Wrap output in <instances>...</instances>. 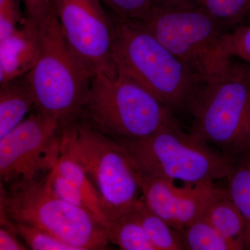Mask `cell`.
Returning a JSON list of instances; mask_svg holds the SVG:
<instances>
[{
	"label": "cell",
	"instance_id": "1",
	"mask_svg": "<svg viewBox=\"0 0 250 250\" xmlns=\"http://www.w3.org/2000/svg\"><path fill=\"white\" fill-rule=\"evenodd\" d=\"M109 16L117 68L173 113H191L205 81L141 23L118 17L111 11Z\"/></svg>",
	"mask_w": 250,
	"mask_h": 250
},
{
	"label": "cell",
	"instance_id": "2",
	"mask_svg": "<svg viewBox=\"0 0 250 250\" xmlns=\"http://www.w3.org/2000/svg\"><path fill=\"white\" fill-rule=\"evenodd\" d=\"M189 132L231 159L250 154V67L232 58L205 82Z\"/></svg>",
	"mask_w": 250,
	"mask_h": 250
},
{
	"label": "cell",
	"instance_id": "3",
	"mask_svg": "<svg viewBox=\"0 0 250 250\" xmlns=\"http://www.w3.org/2000/svg\"><path fill=\"white\" fill-rule=\"evenodd\" d=\"M82 116L113 139H141L179 125L174 113L117 67L91 79Z\"/></svg>",
	"mask_w": 250,
	"mask_h": 250
},
{
	"label": "cell",
	"instance_id": "4",
	"mask_svg": "<svg viewBox=\"0 0 250 250\" xmlns=\"http://www.w3.org/2000/svg\"><path fill=\"white\" fill-rule=\"evenodd\" d=\"M39 24L41 57L27 74L34 108L62 128L83 113L92 77L72 53L54 11Z\"/></svg>",
	"mask_w": 250,
	"mask_h": 250
},
{
	"label": "cell",
	"instance_id": "5",
	"mask_svg": "<svg viewBox=\"0 0 250 250\" xmlns=\"http://www.w3.org/2000/svg\"><path fill=\"white\" fill-rule=\"evenodd\" d=\"M139 174L184 183L227 179L233 159L181 129L166 126L147 137L116 139Z\"/></svg>",
	"mask_w": 250,
	"mask_h": 250
},
{
	"label": "cell",
	"instance_id": "6",
	"mask_svg": "<svg viewBox=\"0 0 250 250\" xmlns=\"http://www.w3.org/2000/svg\"><path fill=\"white\" fill-rule=\"evenodd\" d=\"M62 154L84 171L103 197L110 220L127 211L140 198L139 174L129 156L83 116L62 128Z\"/></svg>",
	"mask_w": 250,
	"mask_h": 250
},
{
	"label": "cell",
	"instance_id": "7",
	"mask_svg": "<svg viewBox=\"0 0 250 250\" xmlns=\"http://www.w3.org/2000/svg\"><path fill=\"white\" fill-rule=\"evenodd\" d=\"M7 187L1 185V215L42 229L77 250L108 249L105 227L89 212L59 197L47 174Z\"/></svg>",
	"mask_w": 250,
	"mask_h": 250
},
{
	"label": "cell",
	"instance_id": "8",
	"mask_svg": "<svg viewBox=\"0 0 250 250\" xmlns=\"http://www.w3.org/2000/svg\"><path fill=\"white\" fill-rule=\"evenodd\" d=\"M138 22L205 82L231 59L223 49L229 28L200 5L153 6L147 17Z\"/></svg>",
	"mask_w": 250,
	"mask_h": 250
},
{
	"label": "cell",
	"instance_id": "9",
	"mask_svg": "<svg viewBox=\"0 0 250 250\" xmlns=\"http://www.w3.org/2000/svg\"><path fill=\"white\" fill-rule=\"evenodd\" d=\"M62 127L36 111L0 139L1 184L27 182L49 173L62 154Z\"/></svg>",
	"mask_w": 250,
	"mask_h": 250
},
{
	"label": "cell",
	"instance_id": "10",
	"mask_svg": "<svg viewBox=\"0 0 250 250\" xmlns=\"http://www.w3.org/2000/svg\"><path fill=\"white\" fill-rule=\"evenodd\" d=\"M72 53L93 77L116 67L109 13L100 0H52Z\"/></svg>",
	"mask_w": 250,
	"mask_h": 250
},
{
	"label": "cell",
	"instance_id": "11",
	"mask_svg": "<svg viewBox=\"0 0 250 250\" xmlns=\"http://www.w3.org/2000/svg\"><path fill=\"white\" fill-rule=\"evenodd\" d=\"M139 174L143 200L177 231L201 218L213 202L229 196L227 188L219 187L215 182L184 183L183 187H179L172 179Z\"/></svg>",
	"mask_w": 250,
	"mask_h": 250
},
{
	"label": "cell",
	"instance_id": "12",
	"mask_svg": "<svg viewBox=\"0 0 250 250\" xmlns=\"http://www.w3.org/2000/svg\"><path fill=\"white\" fill-rule=\"evenodd\" d=\"M47 177L51 187L59 197L89 212L106 228L110 215L103 197L76 162L61 154Z\"/></svg>",
	"mask_w": 250,
	"mask_h": 250
},
{
	"label": "cell",
	"instance_id": "13",
	"mask_svg": "<svg viewBox=\"0 0 250 250\" xmlns=\"http://www.w3.org/2000/svg\"><path fill=\"white\" fill-rule=\"evenodd\" d=\"M41 54L39 21L24 16L17 30L0 41V85L29 73Z\"/></svg>",
	"mask_w": 250,
	"mask_h": 250
},
{
	"label": "cell",
	"instance_id": "14",
	"mask_svg": "<svg viewBox=\"0 0 250 250\" xmlns=\"http://www.w3.org/2000/svg\"><path fill=\"white\" fill-rule=\"evenodd\" d=\"M34 107L27 74L0 85V139L21 124Z\"/></svg>",
	"mask_w": 250,
	"mask_h": 250
},
{
	"label": "cell",
	"instance_id": "15",
	"mask_svg": "<svg viewBox=\"0 0 250 250\" xmlns=\"http://www.w3.org/2000/svg\"><path fill=\"white\" fill-rule=\"evenodd\" d=\"M127 211L142 227L155 250H183L178 231L153 211L142 197Z\"/></svg>",
	"mask_w": 250,
	"mask_h": 250
},
{
	"label": "cell",
	"instance_id": "16",
	"mask_svg": "<svg viewBox=\"0 0 250 250\" xmlns=\"http://www.w3.org/2000/svg\"><path fill=\"white\" fill-rule=\"evenodd\" d=\"M227 190L243 215L246 223L244 246L250 250V154L233 159L228 177Z\"/></svg>",
	"mask_w": 250,
	"mask_h": 250
},
{
	"label": "cell",
	"instance_id": "17",
	"mask_svg": "<svg viewBox=\"0 0 250 250\" xmlns=\"http://www.w3.org/2000/svg\"><path fill=\"white\" fill-rule=\"evenodd\" d=\"M177 231L183 250H246L241 242L224 236L202 218Z\"/></svg>",
	"mask_w": 250,
	"mask_h": 250
},
{
	"label": "cell",
	"instance_id": "18",
	"mask_svg": "<svg viewBox=\"0 0 250 250\" xmlns=\"http://www.w3.org/2000/svg\"><path fill=\"white\" fill-rule=\"evenodd\" d=\"M200 218L210 224L224 236L244 245L246 223L241 211L229 196L213 202Z\"/></svg>",
	"mask_w": 250,
	"mask_h": 250
},
{
	"label": "cell",
	"instance_id": "19",
	"mask_svg": "<svg viewBox=\"0 0 250 250\" xmlns=\"http://www.w3.org/2000/svg\"><path fill=\"white\" fill-rule=\"evenodd\" d=\"M108 241L123 250H155L141 225L128 211L106 226Z\"/></svg>",
	"mask_w": 250,
	"mask_h": 250
},
{
	"label": "cell",
	"instance_id": "20",
	"mask_svg": "<svg viewBox=\"0 0 250 250\" xmlns=\"http://www.w3.org/2000/svg\"><path fill=\"white\" fill-rule=\"evenodd\" d=\"M1 226L7 227L18 235L29 249L34 250H77L60 238L34 225L10 220L1 215Z\"/></svg>",
	"mask_w": 250,
	"mask_h": 250
},
{
	"label": "cell",
	"instance_id": "21",
	"mask_svg": "<svg viewBox=\"0 0 250 250\" xmlns=\"http://www.w3.org/2000/svg\"><path fill=\"white\" fill-rule=\"evenodd\" d=\"M197 2L229 29L250 14V0H197Z\"/></svg>",
	"mask_w": 250,
	"mask_h": 250
},
{
	"label": "cell",
	"instance_id": "22",
	"mask_svg": "<svg viewBox=\"0 0 250 250\" xmlns=\"http://www.w3.org/2000/svg\"><path fill=\"white\" fill-rule=\"evenodd\" d=\"M104 6L118 17L142 21L150 13L153 0H100Z\"/></svg>",
	"mask_w": 250,
	"mask_h": 250
},
{
	"label": "cell",
	"instance_id": "23",
	"mask_svg": "<svg viewBox=\"0 0 250 250\" xmlns=\"http://www.w3.org/2000/svg\"><path fill=\"white\" fill-rule=\"evenodd\" d=\"M223 49L227 58L237 57L250 62V24L230 31L225 36Z\"/></svg>",
	"mask_w": 250,
	"mask_h": 250
},
{
	"label": "cell",
	"instance_id": "24",
	"mask_svg": "<svg viewBox=\"0 0 250 250\" xmlns=\"http://www.w3.org/2000/svg\"><path fill=\"white\" fill-rule=\"evenodd\" d=\"M22 0H0V41L14 34L22 24Z\"/></svg>",
	"mask_w": 250,
	"mask_h": 250
},
{
	"label": "cell",
	"instance_id": "25",
	"mask_svg": "<svg viewBox=\"0 0 250 250\" xmlns=\"http://www.w3.org/2000/svg\"><path fill=\"white\" fill-rule=\"evenodd\" d=\"M24 16L31 19L39 20L54 12L52 0H22Z\"/></svg>",
	"mask_w": 250,
	"mask_h": 250
},
{
	"label": "cell",
	"instance_id": "26",
	"mask_svg": "<svg viewBox=\"0 0 250 250\" xmlns=\"http://www.w3.org/2000/svg\"><path fill=\"white\" fill-rule=\"evenodd\" d=\"M16 233L7 227L1 226L0 228V250H27V245H24L19 239Z\"/></svg>",
	"mask_w": 250,
	"mask_h": 250
},
{
	"label": "cell",
	"instance_id": "27",
	"mask_svg": "<svg viewBox=\"0 0 250 250\" xmlns=\"http://www.w3.org/2000/svg\"><path fill=\"white\" fill-rule=\"evenodd\" d=\"M153 5L159 7L184 8L199 4L197 0H153Z\"/></svg>",
	"mask_w": 250,
	"mask_h": 250
}]
</instances>
